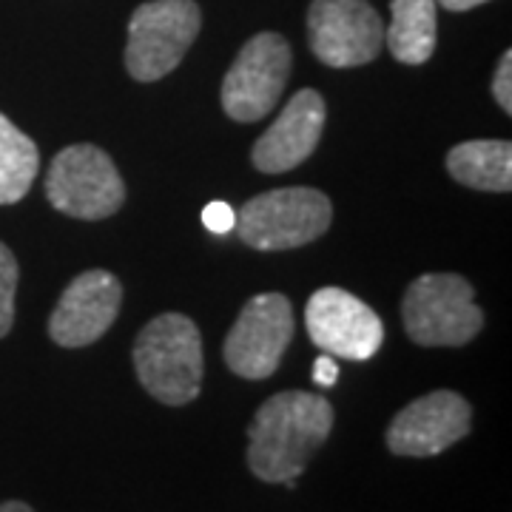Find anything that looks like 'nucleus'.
<instances>
[{"label": "nucleus", "mask_w": 512, "mask_h": 512, "mask_svg": "<svg viewBox=\"0 0 512 512\" xmlns=\"http://www.w3.org/2000/svg\"><path fill=\"white\" fill-rule=\"evenodd\" d=\"M333 430V407L308 390H282L256 410L248 427V467L265 484H285L305 473Z\"/></svg>", "instance_id": "obj_1"}, {"label": "nucleus", "mask_w": 512, "mask_h": 512, "mask_svg": "<svg viewBox=\"0 0 512 512\" xmlns=\"http://www.w3.org/2000/svg\"><path fill=\"white\" fill-rule=\"evenodd\" d=\"M137 379L157 402L183 407L200 396L202 336L183 313H163L140 330L134 342Z\"/></svg>", "instance_id": "obj_2"}, {"label": "nucleus", "mask_w": 512, "mask_h": 512, "mask_svg": "<svg viewBox=\"0 0 512 512\" xmlns=\"http://www.w3.org/2000/svg\"><path fill=\"white\" fill-rule=\"evenodd\" d=\"M402 319L421 348H461L484 328L476 291L458 274L419 276L404 293Z\"/></svg>", "instance_id": "obj_3"}, {"label": "nucleus", "mask_w": 512, "mask_h": 512, "mask_svg": "<svg viewBox=\"0 0 512 512\" xmlns=\"http://www.w3.org/2000/svg\"><path fill=\"white\" fill-rule=\"evenodd\" d=\"M330 220L333 205L322 191L293 185L245 202L237 211L234 231L256 251H291L322 237Z\"/></svg>", "instance_id": "obj_4"}, {"label": "nucleus", "mask_w": 512, "mask_h": 512, "mask_svg": "<svg viewBox=\"0 0 512 512\" xmlns=\"http://www.w3.org/2000/svg\"><path fill=\"white\" fill-rule=\"evenodd\" d=\"M202 12L194 0H148L128 23L126 69L140 83L163 80L197 40Z\"/></svg>", "instance_id": "obj_5"}, {"label": "nucleus", "mask_w": 512, "mask_h": 512, "mask_svg": "<svg viewBox=\"0 0 512 512\" xmlns=\"http://www.w3.org/2000/svg\"><path fill=\"white\" fill-rule=\"evenodd\" d=\"M46 197L74 220H106L126 200V183L103 148L92 143L63 148L46 174Z\"/></svg>", "instance_id": "obj_6"}, {"label": "nucleus", "mask_w": 512, "mask_h": 512, "mask_svg": "<svg viewBox=\"0 0 512 512\" xmlns=\"http://www.w3.org/2000/svg\"><path fill=\"white\" fill-rule=\"evenodd\" d=\"M293 55L288 40L276 32L254 35L222 80V111L237 123L268 117L285 92Z\"/></svg>", "instance_id": "obj_7"}, {"label": "nucleus", "mask_w": 512, "mask_h": 512, "mask_svg": "<svg viewBox=\"0 0 512 512\" xmlns=\"http://www.w3.org/2000/svg\"><path fill=\"white\" fill-rule=\"evenodd\" d=\"M293 308L282 293H259L237 316L225 336V365L242 379L274 376L293 339Z\"/></svg>", "instance_id": "obj_8"}, {"label": "nucleus", "mask_w": 512, "mask_h": 512, "mask_svg": "<svg viewBox=\"0 0 512 512\" xmlns=\"http://www.w3.org/2000/svg\"><path fill=\"white\" fill-rule=\"evenodd\" d=\"M311 52L330 69H353L376 60L384 23L367 0H313L308 9Z\"/></svg>", "instance_id": "obj_9"}, {"label": "nucleus", "mask_w": 512, "mask_h": 512, "mask_svg": "<svg viewBox=\"0 0 512 512\" xmlns=\"http://www.w3.org/2000/svg\"><path fill=\"white\" fill-rule=\"evenodd\" d=\"M305 328L316 348L348 362H367L384 342L382 319L359 296L342 288H322L308 299Z\"/></svg>", "instance_id": "obj_10"}, {"label": "nucleus", "mask_w": 512, "mask_h": 512, "mask_svg": "<svg viewBox=\"0 0 512 512\" xmlns=\"http://www.w3.org/2000/svg\"><path fill=\"white\" fill-rule=\"evenodd\" d=\"M473 427V407L456 390H433L396 413L387 427L393 456L430 458L461 441Z\"/></svg>", "instance_id": "obj_11"}, {"label": "nucleus", "mask_w": 512, "mask_h": 512, "mask_svg": "<svg viewBox=\"0 0 512 512\" xmlns=\"http://www.w3.org/2000/svg\"><path fill=\"white\" fill-rule=\"evenodd\" d=\"M123 288L109 271L74 276L49 316V336L60 348H86L114 325Z\"/></svg>", "instance_id": "obj_12"}, {"label": "nucleus", "mask_w": 512, "mask_h": 512, "mask_svg": "<svg viewBox=\"0 0 512 512\" xmlns=\"http://www.w3.org/2000/svg\"><path fill=\"white\" fill-rule=\"evenodd\" d=\"M325 131V100L313 89H302L256 140L251 160L262 174H285L311 157Z\"/></svg>", "instance_id": "obj_13"}, {"label": "nucleus", "mask_w": 512, "mask_h": 512, "mask_svg": "<svg viewBox=\"0 0 512 512\" xmlns=\"http://www.w3.org/2000/svg\"><path fill=\"white\" fill-rule=\"evenodd\" d=\"M436 6V0H393L384 40L390 55L404 66H421L436 52Z\"/></svg>", "instance_id": "obj_14"}, {"label": "nucleus", "mask_w": 512, "mask_h": 512, "mask_svg": "<svg viewBox=\"0 0 512 512\" xmlns=\"http://www.w3.org/2000/svg\"><path fill=\"white\" fill-rule=\"evenodd\" d=\"M447 171L456 183L476 191H512V146L507 140H467L447 154Z\"/></svg>", "instance_id": "obj_15"}, {"label": "nucleus", "mask_w": 512, "mask_h": 512, "mask_svg": "<svg viewBox=\"0 0 512 512\" xmlns=\"http://www.w3.org/2000/svg\"><path fill=\"white\" fill-rule=\"evenodd\" d=\"M40 154L32 137H26L9 117L0 114V205L20 202L35 183Z\"/></svg>", "instance_id": "obj_16"}, {"label": "nucleus", "mask_w": 512, "mask_h": 512, "mask_svg": "<svg viewBox=\"0 0 512 512\" xmlns=\"http://www.w3.org/2000/svg\"><path fill=\"white\" fill-rule=\"evenodd\" d=\"M18 259L0 242V339L15 325V291H18Z\"/></svg>", "instance_id": "obj_17"}, {"label": "nucleus", "mask_w": 512, "mask_h": 512, "mask_svg": "<svg viewBox=\"0 0 512 512\" xmlns=\"http://www.w3.org/2000/svg\"><path fill=\"white\" fill-rule=\"evenodd\" d=\"M202 225L211 231V234H231L234 231V225H237V211L228 205V202L222 200H214L208 202L205 208H202Z\"/></svg>", "instance_id": "obj_18"}, {"label": "nucleus", "mask_w": 512, "mask_h": 512, "mask_svg": "<svg viewBox=\"0 0 512 512\" xmlns=\"http://www.w3.org/2000/svg\"><path fill=\"white\" fill-rule=\"evenodd\" d=\"M493 97L495 103L504 109V114H512V52H504L498 69H495Z\"/></svg>", "instance_id": "obj_19"}, {"label": "nucleus", "mask_w": 512, "mask_h": 512, "mask_svg": "<svg viewBox=\"0 0 512 512\" xmlns=\"http://www.w3.org/2000/svg\"><path fill=\"white\" fill-rule=\"evenodd\" d=\"M336 379H339V365L333 362V356L322 353V356L313 362V382L319 384V387H333Z\"/></svg>", "instance_id": "obj_20"}, {"label": "nucleus", "mask_w": 512, "mask_h": 512, "mask_svg": "<svg viewBox=\"0 0 512 512\" xmlns=\"http://www.w3.org/2000/svg\"><path fill=\"white\" fill-rule=\"evenodd\" d=\"M439 6L450 9V12H467V9H476V6H484L490 0H436Z\"/></svg>", "instance_id": "obj_21"}, {"label": "nucleus", "mask_w": 512, "mask_h": 512, "mask_svg": "<svg viewBox=\"0 0 512 512\" xmlns=\"http://www.w3.org/2000/svg\"><path fill=\"white\" fill-rule=\"evenodd\" d=\"M0 512H35L29 504H23V501H3L0 504Z\"/></svg>", "instance_id": "obj_22"}]
</instances>
